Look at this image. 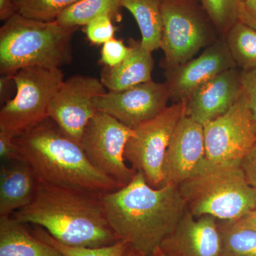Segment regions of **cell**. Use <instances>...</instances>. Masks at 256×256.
I'll list each match as a JSON object with an SVG mask.
<instances>
[{
	"mask_svg": "<svg viewBox=\"0 0 256 256\" xmlns=\"http://www.w3.org/2000/svg\"><path fill=\"white\" fill-rule=\"evenodd\" d=\"M101 198L108 220L120 240L146 256L160 248L186 210L178 186L168 184L152 188L142 172Z\"/></svg>",
	"mask_w": 256,
	"mask_h": 256,
	"instance_id": "obj_1",
	"label": "cell"
},
{
	"mask_svg": "<svg viewBox=\"0 0 256 256\" xmlns=\"http://www.w3.org/2000/svg\"><path fill=\"white\" fill-rule=\"evenodd\" d=\"M101 196L38 181L31 203L11 216L42 227L64 245L107 246L120 239L108 220Z\"/></svg>",
	"mask_w": 256,
	"mask_h": 256,
	"instance_id": "obj_2",
	"label": "cell"
},
{
	"mask_svg": "<svg viewBox=\"0 0 256 256\" xmlns=\"http://www.w3.org/2000/svg\"><path fill=\"white\" fill-rule=\"evenodd\" d=\"M18 159L26 161L42 182L104 194L122 188L96 168L80 143L47 118L14 138Z\"/></svg>",
	"mask_w": 256,
	"mask_h": 256,
	"instance_id": "obj_3",
	"label": "cell"
},
{
	"mask_svg": "<svg viewBox=\"0 0 256 256\" xmlns=\"http://www.w3.org/2000/svg\"><path fill=\"white\" fill-rule=\"evenodd\" d=\"M76 30L14 15L0 28V74L13 75L28 67L60 68L72 63Z\"/></svg>",
	"mask_w": 256,
	"mask_h": 256,
	"instance_id": "obj_4",
	"label": "cell"
},
{
	"mask_svg": "<svg viewBox=\"0 0 256 256\" xmlns=\"http://www.w3.org/2000/svg\"><path fill=\"white\" fill-rule=\"evenodd\" d=\"M178 188L186 210L196 218L208 215L218 220H239L256 207V190L239 164L204 162L196 174Z\"/></svg>",
	"mask_w": 256,
	"mask_h": 256,
	"instance_id": "obj_5",
	"label": "cell"
},
{
	"mask_svg": "<svg viewBox=\"0 0 256 256\" xmlns=\"http://www.w3.org/2000/svg\"><path fill=\"white\" fill-rule=\"evenodd\" d=\"M163 20L162 66L174 68L194 58L214 43L218 32L204 10L194 0H162Z\"/></svg>",
	"mask_w": 256,
	"mask_h": 256,
	"instance_id": "obj_6",
	"label": "cell"
},
{
	"mask_svg": "<svg viewBox=\"0 0 256 256\" xmlns=\"http://www.w3.org/2000/svg\"><path fill=\"white\" fill-rule=\"evenodd\" d=\"M16 92L0 110V130L16 137L48 118L50 101L64 80L60 68L28 67L13 74Z\"/></svg>",
	"mask_w": 256,
	"mask_h": 256,
	"instance_id": "obj_7",
	"label": "cell"
},
{
	"mask_svg": "<svg viewBox=\"0 0 256 256\" xmlns=\"http://www.w3.org/2000/svg\"><path fill=\"white\" fill-rule=\"evenodd\" d=\"M185 109V102L173 104L154 118L133 128L134 134L126 144V161L134 171L142 172L152 188L162 186L165 154Z\"/></svg>",
	"mask_w": 256,
	"mask_h": 256,
	"instance_id": "obj_8",
	"label": "cell"
},
{
	"mask_svg": "<svg viewBox=\"0 0 256 256\" xmlns=\"http://www.w3.org/2000/svg\"><path fill=\"white\" fill-rule=\"evenodd\" d=\"M205 164H240L256 143V131L244 94L223 116L203 124Z\"/></svg>",
	"mask_w": 256,
	"mask_h": 256,
	"instance_id": "obj_9",
	"label": "cell"
},
{
	"mask_svg": "<svg viewBox=\"0 0 256 256\" xmlns=\"http://www.w3.org/2000/svg\"><path fill=\"white\" fill-rule=\"evenodd\" d=\"M134 130L98 111L85 128L80 144L92 164L124 186L137 172L126 163L124 153Z\"/></svg>",
	"mask_w": 256,
	"mask_h": 256,
	"instance_id": "obj_10",
	"label": "cell"
},
{
	"mask_svg": "<svg viewBox=\"0 0 256 256\" xmlns=\"http://www.w3.org/2000/svg\"><path fill=\"white\" fill-rule=\"evenodd\" d=\"M100 79L76 75L64 80L48 107V117L80 143L82 132L98 110L94 99L107 92Z\"/></svg>",
	"mask_w": 256,
	"mask_h": 256,
	"instance_id": "obj_11",
	"label": "cell"
},
{
	"mask_svg": "<svg viewBox=\"0 0 256 256\" xmlns=\"http://www.w3.org/2000/svg\"><path fill=\"white\" fill-rule=\"evenodd\" d=\"M170 99L165 82L152 80L122 92H109L94 99L96 110L105 112L128 127L134 128L164 110Z\"/></svg>",
	"mask_w": 256,
	"mask_h": 256,
	"instance_id": "obj_12",
	"label": "cell"
},
{
	"mask_svg": "<svg viewBox=\"0 0 256 256\" xmlns=\"http://www.w3.org/2000/svg\"><path fill=\"white\" fill-rule=\"evenodd\" d=\"M226 42L220 37L201 54L174 68L165 69V84L173 104L186 102L195 89L220 73L236 68Z\"/></svg>",
	"mask_w": 256,
	"mask_h": 256,
	"instance_id": "obj_13",
	"label": "cell"
},
{
	"mask_svg": "<svg viewBox=\"0 0 256 256\" xmlns=\"http://www.w3.org/2000/svg\"><path fill=\"white\" fill-rule=\"evenodd\" d=\"M205 161L203 124L184 116L175 128L165 154L162 186L181 184L196 174Z\"/></svg>",
	"mask_w": 256,
	"mask_h": 256,
	"instance_id": "obj_14",
	"label": "cell"
},
{
	"mask_svg": "<svg viewBox=\"0 0 256 256\" xmlns=\"http://www.w3.org/2000/svg\"><path fill=\"white\" fill-rule=\"evenodd\" d=\"M160 248L168 256H220L218 220L208 215L196 218L186 210Z\"/></svg>",
	"mask_w": 256,
	"mask_h": 256,
	"instance_id": "obj_15",
	"label": "cell"
},
{
	"mask_svg": "<svg viewBox=\"0 0 256 256\" xmlns=\"http://www.w3.org/2000/svg\"><path fill=\"white\" fill-rule=\"evenodd\" d=\"M242 92V70L229 69L194 90L186 100L185 116L202 124L213 120L230 110Z\"/></svg>",
	"mask_w": 256,
	"mask_h": 256,
	"instance_id": "obj_16",
	"label": "cell"
},
{
	"mask_svg": "<svg viewBox=\"0 0 256 256\" xmlns=\"http://www.w3.org/2000/svg\"><path fill=\"white\" fill-rule=\"evenodd\" d=\"M38 180L26 161L4 162L0 168V217L11 216L34 198Z\"/></svg>",
	"mask_w": 256,
	"mask_h": 256,
	"instance_id": "obj_17",
	"label": "cell"
},
{
	"mask_svg": "<svg viewBox=\"0 0 256 256\" xmlns=\"http://www.w3.org/2000/svg\"><path fill=\"white\" fill-rule=\"evenodd\" d=\"M129 55L114 67L104 66L100 80L109 92H122L152 80L154 60L152 52L141 44L140 41L129 40Z\"/></svg>",
	"mask_w": 256,
	"mask_h": 256,
	"instance_id": "obj_18",
	"label": "cell"
},
{
	"mask_svg": "<svg viewBox=\"0 0 256 256\" xmlns=\"http://www.w3.org/2000/svg\"><path fill=\"white\" fill-rule=\"evenodd\" d=\"M0 256H62L12 216L0 217Z\"/></svg>",
	"mask_w": 256,
	"mask_h": 256,
	"instance_id": "obj_19",
	"label": "cell"
},
{
	"mask_svg": "<svg viewBox=\"0 0 256 256\" xmlns=\"http://www.w3.org/2000/svg\"><path fill=\"white\" fill-rule=\"evenodd\" d=\"M162 0H120V6L128 10L140 30L141 44L152 53L161 48L163 20Z\"/></svg>",
	"mask_w": 256,
	"mask_h": 256,
	"instance_id": "obj_20",
	"label": "cell"
},
{
	"mask_svg": "<svg viewBox=\"0 0 256 256\" xmlns=\"http://www.w3.org/2000/svg\"><path fill=\"white\" fill-rule=\"evenodd\" d=\"M120 0H79L64 10L56 22L66 28L86 26L94 18L104 14L111 15L116 21H120Z\"/></svg>",
	"mask_w": 256,
	"mask_h": 256,
	"instance_id": "obj_21",
	"label": "cell"
},
{
	"mask_svg": "<svg viewBox=\"0 0 256 256\" xmlns=\"http://www.w3.org/2000/svg\"><path fill=\"white\" fill-rule=\"evenodd\" d=\"M218 226L222 236L220 256H256L255 229L240 220H218Z\"/></svg>",
	"mask_w": 256,
	"mask_h": 256,
	"instance_id": "obj_22",
	"label": "cell"
},
{
	"mask_svg": "<svg viewBox=\"0 0 256 256\" xmlns=\"http://www.w3.org/2000/svg\"><path fill=\"white\" fill-rule=\"evenodd\" d=\"M237 68L248 72L256 68V30L238 21L225 36Z\"/></svg>",
	"mask_w": 256,
	"mask_h": 256,
	"instance_id": "obj_23",
	"label": "cell"
},
{
	"mask_svg": "<svg viewBox=\"0 0 256 256\" xmlns=\"http://www.w3.org/2000/svg\"><path fill=\"white\" fill-rule=\"evenodd\" d=\"M202 8L210 18L220 37L225 38L238 21L244 0H200Z\"/></svg>",
	"mask_w": 256,
	"mask_h": 256,
	"instance_id": "obj_24",
	"label": "cell"
},
{
	"mask_svg": "<svg viewBox=\"0 0 256 256\" xmlns=\"http://www.w3.org/2000/svg\"><path fill=\"white\" fill-rule=\"evenodd\" d=\"M37 238L56 248L62 256H124L129 245L120 240L112 245L99 248L73 247L57 242L46 230L38 226L32 232Z\"/></svg>",
	"mask_w": 256,
	"mask_h": 256,
	"instance_id": "obj_25",
	"label": "cell"
},
{
	"mask_svg": "<svg viewBox=\"0 0 256 256\" xmlns=\"http://www.w3.org/2000/svg\"><path fill=\"white\" fill-rule=\"evenodd\" d=\"M79 0H18V14L42 22H56L60 14Z\"/></svg>",
	"mask_w": 256,
	"mask_h": 256,
	"instance_id": "obj_26",
	"label": "cell"
},
{
	"mask_svg": "<svg viewBox=\"0 0 256 256\" xmlns=\"http://www.w3.org/2000/svg\"><path fill=\"white\" fill-rule=\"evenodd\" d=\"M111 15L104 14L97 16L86 25L88 40L94 44H104L114 38V28Z\"/></svg>",
	"mask_w": 256,
	"mask_h": 256,
	"instance_id": "obj_27",
	"label": "cell"
},
{
	"mask_svg": "<svg viewBox=\"0 0 256 256\" xmlns=\"http://www.w3.org/2000/svg\"><path fill=\"white\" fill-rule=\"evenodd\" d=\"M130 48L126 46L122 40L112 38L102 44L100 53V62L105 66L114 67L129 55Z\"/></svg>",
	"mask_w": 256,
	"mask_h": 256,
	"instance_id": "obj_28",
	"label": "cell"
},
{
	"mask_svg": "<svg viewBox=\"0 0 256 256\" xmlns=\"http://www.w3.org/2000/svg\"><path fill=\"white\" fill-rule=\"evenodd\" d=\"M242 94L250 114L256 131V68L248 72L242 70Z\"/></svg>",
	"mask_w": 256,
	"mask_h": 256,
	"instance_id": "obj_29",
	"label": "cell"
},
{
	"mask_svg": "<svg viewBox=\"0 0 256 256\" xmlns=\"http://www.w3.org/2000/svg\"><path fill=\"white\" fill-rule=\"evenodd\" d=\"M0 158L3 162L18 159V146L14 137L0 130Z\"/></svg>",
	"mask_w": 256,
	"mask_h": 256,
	"instance_id": "obj_30",
	"label": "cell"
},
{
	"mask_svg": "<svg viewBox=\"0 0 256 256\" xmlns=\"http://www.w3.org/2000/svg\"><path fill=\"white\" fill-rule=\"evenodd\" d=\"M248 182L256 190V143L240 162Z\"/></svg>",
	"mask_w": 256,
	"mask_h": 256,
	"instance_id": "obj_31",
	"label": "cell"
},
{
	"mask_svg": "<svg viewBox=\"0 0 256 256\" xmlns=\"http://www.w3.org/2000/svg\"><path fill=\"white\" fill-rule=\"evenodd\" d=\"M238 21L256 30V0H244L239 12Z\"/></svg>",
	"mask_w": 256,
	"mask_h": 256,
	"instance_id": "obj_32",
	"label": "cell"
},
{
	"mask_svg": "<svg viewBox=\"0 0 256 256\" xmlns=\"http://www.w3.org/2000/svg\"><path fill=\"white\" fill-rule=\"evenodd\" d=\"M16 88V84L13 75L1 74L0 78V101L4 105L8 101L11 100L12 92Z\"/></svg>",
	"mask_w": 256,
	"mask_h": 256,
	"instance_id": "obj_33",
	"label": "cell"
},
{
	"mask_svg": "<svg viewBox=\"0 0 256 256\" xmlns=\"http://www.w3.org/2000/svg\"><path fill=\"white\" fill-rule=\"evenodd\" d=\"M18 14V0H0V20L6 22Z\"/></svg>",
	"mask_w": 256,
	"mask_h": 256,
	"instance_id": "obj_34",
	"label": "cell"
},
{
	"mask_svg": "<svg viewBox=\"0 0 256 256\" xmlns=\"http://www.w3.org/2000/svg\"><path fill=\"white\" fill-rule=\"evenodd\" d=\"M240 222L248 227L256 230V207L250 213L239 220Z\"/></svg>",
	"mask_w": 256,
	"mask_h": 256,
	"instance_id": "obj_35",
	"label": "cell"
},
{
	"mask_svg": "<svg viewBox=\"0 0 256 256\" xmlns=\"http://www.w3.org/2000/svg\"><path fill=\"white\" fill-rule=\"evenodd\" d=\"M124 256H146L141 254V252H138V250H134L133 248L128 246L127 250L124 252Z\"/></svg>",
	"mask_w": 256,
	"mask_h": 256,
	"instance_id": "obj_36",
	"label": "cell"
},
{
	"mask_svg": "<svg viewBox=\"0 0 256 256\" xmlns=\"http://www.w3.org/2000/svg\"><path fill=\"white\" fill-rule=\"evenodd\" d=\"M148 256H168L166 255V254H164V252H162V250H161V248H156V250H154V252H152V254H150V255Z\"/></svg>",
	"mask_w": 256,
	"mask_h": 256,
	"instance_id": "obj_37",
	"label": "cell"
}]
</instances>
